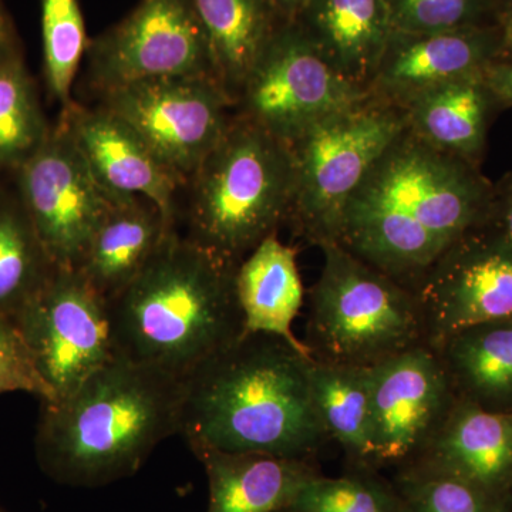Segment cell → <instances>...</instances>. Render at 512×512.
<instances>
[{
	"mask_svg": "<svg viewBox=\"0 0 512 512\" xmlns=\"http://www.w3.org/2000/svg\"><path fill=\"white\" fill-rule=\"evenodd\" d=\"M493 191L477 165L406 126L350 198L336 244L414 292L454 242L488 220Z\"/></svg>",
	"mask_w": 512,
	"mask_h": 512,
	"instance_id": "obj_1",
	"label": "cell"
},
{
	"mask_svg": "<svg viewBox=\"0 0 512 512\" xmlns=\"http://www.w3.org/2000/svg\"><path fill=\"white\" fill-rule=\"evenodd\" d=\"M308 350L244 332L185 377L180 433L191 448L313 460L329 441Z\"/></svg>",
	"mask_w": 512,
	"mask_h": 512,
	"instance_id": "obj_2",
	"label": "cell"
},
{
	"mask_svg": "<svg viewBox=\"0 0 512 512\" xmlns=\"http://www.w3.org/2000/svg\"><path fill=\"white\" fill-rule=\"evenodd\" d=\"M183 397L178 377L116 357L69 396L42 402L37 460L67 484L131 476L158 444L180 433Z\"/></svg>",
	"mask_w": 512,
	"mask_h": 512,
	"instance_id": "obj_3",
	"label": "cell"
},
{
	"mask_svg": "<svg viewBox=\"0 0 512 512\" xmlns=\"http://www.w3.org/2000/svg\"><path fill=\"white\" fill-rule=\"evenodd\" d=\"M237 269L171 231L137 278L110 301L116 356L184 380L245 332Z\"/></svg>",
	"mask_w": 512,
	"mask_h": 512,
	"instance_id": "obj_4",
	"label": "cell"
},
{
	"mask_svg": "<svg viewBox=\"0 0 512 512\" xmlns=\"http://www.w3.org/2000/svg\"><path fill=\"white\" fill-rule=\"evenodd\" d=\"M185 188L190 191L185 237L239 266L288 224L293 200L291 148L234 114L224 137Z\"/></svg>",
	"mask_w": 512,
	"mask_h": 512,
	"instance_id": "obj_5",
	"label": "cell"
},
{
	"mask_svg": "<svg viewBox=\"0 0 512 512\" xmlns=\"http://www.w3.org/2000/svg\"><path fill=\"white\" fill-rule=\"evenodd\" d=\"M323 266L309 292L303 345L328 365L372 367L427 345L412 289L377 271L336 242L319 247Z\"/></svg>",
	"mask_w": 512,
	"mask_h": 512,
	"instance_id": "obj_6",
	"label": "cell"
},
{
	"mask_svg": "<svg viewBox=\"0 0 512 512\" xmlns=\"http://www.w3.org/2000/svg\"><path fill=\"white\" fill-rule=\"evenodd\" d=\"M406 126V111L365 97L289 143L293 200L286 225L293 234L318 248L338 242L350 198Z\"/></svg>",
	"mask_w": 512,
	"mask_h": 512,
	"instance_id": "obj_7",
	"label": "cell"
},
{
	"mask_svg": "<svg viewBox=\"0 0 512 512\" xmlns=\"http://www.w3.org/2000/svg\"><path fill=\"white\" fill-rule=\"evenodd\" d=\"M99 97V106L126 121L184 188L234 116V103L212 77H158Z\"/></svg>",
	"mask_w": 512,
	"mask_h": 512,
	"instance_id": "obj_8",
	"label": "cell"
},
{
	"mask_svg": "<svg viewBox=\"0 0 512 512\" xmlns=\"http://www.w3.org/2000/svg\"><path fill=\"white\" fill-rule=\"evenodd\" d=\"M87 80L94 92L158 77H215L207 33L192 0H140L90 40Z\"/></svg>",
	"mask_w": 512,
	"mask_h": 512,
	"instance_id": "obj_9",
	"label": "cell"
},
{
	"mask_svg": "<svg viewBox=\"0 0 512 512\" xmlns=\"http://www.w3.org/2000/svg\"><path fill=\"white\" fill-rule=\"evenodd\" d=\"M15 322L55 402L117 357L110 302L79 269L55 268Z\"/></svg>",
	"mask_w": 512,
	"mask_h": 512,
	"instance_id": "obj_10",
	"label": "cell"
},
{
	"mask_svg": "<svg viewBox=\"0 0 512 512\" xmlns=\"http://www.w3.org/2000/svg\"><path fill=\"white\" fill-rule=\"evenodd\" d=\"M288 20L266 46L242 86L234 114L289 144L316 121L365 99Z\"/></svg>",
	"mask_w": 512,
	"mask_h": 512,
	"instance_id": "obj_11",
	"label": "cell"
},
{
	"mask_svg": "<svg viewBox=\"0 0 512 512\" xmlns=\"http://www.w3.org/2000/svg\"><path fill=\"white\" fill-rule=\"evenodd\" d=\"M18 171L20 202L50 261L56 268L79 269L97 229L120 201L101 187L60 121Z\"/></svg>",
	"mask_w": 512,
	"mask_h": 512,
	"instance_id": "obj_12",
	"label": "cell"
},
{
	"mask_svg": "<svg viewBox=\"0 0 512 512\" xmlns=\"http://www.w3.org/2000/svg\"><path fill=\"white\" fill-rule=\"evenodd\" d=\"M414 293L434 350L464 330L512 319L511 245L487 220L454 242Z\"/></svg>",
	"mask_w": 512,
	"mask_h": 512,
	"instance_id": "obj_13",
	"label": "cell"
},
{
	"mask_svg": "<svg viewBox=\"0 0 512 512\" xmlns=\"http://www.w3.org/2000/svg\"><path fill=\"white\" fill-rule=\"evenodd\" d=\"M369 380L375 468L409 466L457 400L443 360L414 346L369 367Z\"/></svg>",
	"mask_w": 512,
	"mask_h": 512,
	"instance_id": "obj_14",
	"label": "cell"
},
{
	"mask_svg": "<svg viewBox=\"0 0 512 512\" xmlns=\"http://www.w3.org/2000/svg\"><path fill=\"white\" fill-rule=\"evenodd\" d=\"M498 59L500 33L494 23L430 33L394 30L366 94L404 110L430 90L483 73Z\"/></svg>",
	"mask_w": 512,
	"mask_h": 512,
	"instance_id": "obj_15",
	"label": "cell"
},
{
	"mask_svg": "<svg viewBox=\"0 0 512 512\" xmlns=\"http://www.w3.org/2000/svg\"><path fill=\"white\" fill-rule=\"evenodd\" d=\"M59 121L104 190L117 201L146 198L175 227V200L184 184L126 121L103 107L89 109L76 101L62 109Z\"/></svg>",
	"mask_w": 512,
	"mask_h": 512,
	"instance_id": "obj_16",
	"label": "cell"
},
{
	"mask_svg": "<svg viewBox=\"0 0 512 512\" xmlns=\"http://www.w3.org/2000/svg\"><path fill=\"white\" fill-rule=\"evenodd\" d=\"M409 466L447 474L504 497L512 485V412L485 409L457 397Z\"/></svg>",
	"mask_w": 512,
	"mask_h": 512,
	"instance_id": "obj_17",
	"label": "cell"
},
{
	"mask_svg": "<svg viewBox=\"0 0 512 512\" xmlns=\"http://www.w3.org/2000/svg\"><path fill=\"white\" fill-rule=\"evenodd\" d=\"M296 23L320 56L366 93L394 29L384 0H308Z\"/></svg>",
	"mask_w": 512,
	"mask_h": 512,
	"instance_id": "obj_18",
	"label": "cell"
},
{
	"mask_svg": "<svg viewBox=\"0 0 512 512\" xmlns=\"http://www.w3.org/2000/svg\"><path fill=\"white\" fill-rule=\"evenodd\" d=\"M210 485L207 512H279L319 473L313 460L191 448Z\"/></svg>",
	"mask_w": 512,
	"mask_h": 512,
	"instance_id": "obj_19",
	"label": "cell"
},
{
	"mask_svg": "<svg viewBox=\"0 0 512 512\" xmlns=\"http://www.w3.org/2000/svg\"><path fill=\"white\" fill-rule=\"evenodd\" d=\"M174 229L146 198L117 202L94 234L79 271L107 301H113Z\"/></svg>",
	"mask_w": 512,
	"mask_h": 512,
	"instance_id": "obj_20",
	"label": "cell"
},
{
	"mask_svg": "<svg viewBox=\"0 0 512 512\" xmlns=\"http://www.w3.org/2000/svg\"><path fill=\"white\" fill-rule=\"evenodd\" d=\"M235 289L245 332L278 336L306 349L292 329L305 301L295 248L278 235L266 238L239 264Z\"/></svg>",
	"mask_w": 512,
	"mask_h": 512,
	"instance_id": "obj_21",
	"label": "cell"
},
{
	"mask_svg": "<svg viewBox=\"0 0 512 512\" xmlns=\"http://www.w3.org/2000/svg\"><path fill=\"white\" fill-rule=\"evenodd\" d=\"M483 73L436 87L404 109L407 128L417 137L477 167L483 157L491 113L500 106L485 84Z\"/></svg>",
	"mask_w": 512,
	"mask_h": 512,
	"instance_id": "obj_22",
	"label": "cell"
},
{
	"mask_svg": "<svg viewBox=\"0 0 512 512\" xmlns=\"http://www.w3.org/2000/svg\"><path fill=\"white\" fill-rule=\"evenodd\" d=\"M210 43L215 77L237 101L259 57L285 19L268 0H192Z\"/></svg>",
	"mask_w": 512,
	"mask_h": 512,
	"instance_id": "obj_23",
	"label": "cell"
},
{
	"mask_svg": "<svg viewBox=\"0 0 512 512\" xmlns=\"http://www.w3.org/2000/svg\"><path fill=\"white\" fill-rule=\"evenodd\" d=\"M436 352L458 399L512 412V319L464 330Z\"/></svg>",
	"mask_w": 512,
	"mask_h": 512,
	"instance_id": "obj_24",
	"label": "cell"
},
{
	"mask_svg": "<svg viewBox=\"0 0 512 512\" xmlns=\"http://www.w3.org/2000/svg\"><path fill=\"white\" fill-rule=\"evenodd\" d=\"M311 376L313 399L329 440L336 441L356 466L375 468L369 367L313 360Z\"/></svg>",
	"mask_w": 512,
	"mask_h": 512,
	"instance_id": "obj_25",
	"label": "cell"
},
{
	"mask_svg": "<svg viewBox=\"0 0 512 512\" xmlns=\"http://www.w3.org/2000/svg\"><path fill=\"white\" fill-rule=\"evenodd\" d=\"M55 268L22 202L0 201V318L15 320Z\"/></svg>",
	"mask_w": 512,
	"mask_h": 512,
	"instance_id": "obj_26",
	"label": "cell"
},
{
	"mask_svg": "<svg viewBox=\"0 0 512 512\" xmlns=\"http://www.w3.org/2000/svg\"><path fill=\"white\" fill-rule=\"evenodd\" d=\"M49 131L35 83L19 53L0 60V170H19Z\"/></svg>",
	"mask_w": 512,
	"mask_h": 512,
	"instance_id": "obj_27",
	"label": "cell"
},
{
	"mask_svg": "<svg viewBox=\"0 0 512 512\" xmlns=\"http://www.w3.org/2000/svg\"><path fill=\"white\" fill-rule=\"evenodd\" d=\"M47 89L62 109L72 103V89L90 40L80 0H39Z\"/></svg>",
	"mask_w": 512,
	"mask_h": 512,
	"instance_id": "obj_28",
	"label": "cell"
},
{
	"mask_svg": "<svg viewBox=\"0 0 512 512\" xmlns=\"http://www.w3.org/2000/svg\"><path fill=\"white\" fill-rule=\"evenodd\" d=\"M390 487L397 512H505L504 497L419 466L400 468Z\"/></svg>",
	"mask_w": 512,
	"mask_h": 512,
	"instance_id": "obj_29",
	"label": "cell"
},
{
	"mask_svg": "<svg viewBox=\"0 0 512 512\" xmlns=\"http://www.w3.org/2000/svg\"><path fill=\"white\" fill-rule=\"evenodd\" d=\"M291 512H397L392 487L366 474L325 477L318 473L303 484Z\"/></svg>",
	"mask_w": 512,
	"mask_h": 512,
	"instance_id": "obj_30",
	"label": "cell"
},
{
	"mask_svg": "<svg viewBox=\"0 0 512 512\" xmlns=\"http://www.w3.org/2000/svg\"><path fill=\"white\" fill-rule=\"evenodd\" d=\"M396 32L430 33L493 25L498 0H384Z\"/></svg>",
	"mask_w": 512,
	"mask_h": 512,
	"instance_id": "obj_31",
	"label": "cell"
},
{
	"mask_svg": "<svg viewBox=\"0 0 512 512\" xmlns=\"http://www.w3.org/2000/svg\"><path fill=\"white\" fill-rule=\"evenodd\" d=\"M15 392L55 402V393L37 370L15 320L0 318V394Z\"/></svg>",
	"mask_w": 512,
	"mask_h": 512,
	"instance_id": "obj_32",
	"label": "cell"
},
{
	"mask_svg": "<svg viewBox=\"0 0 512 512\" xmlns=\"http://www.w3.org/2000/svg\"><path fill=\"white\" fill-rule=\"evenodd\" d=\"M488 221L501 232L512 248V174L495 185Z\"/></svg>",
	"mask_w": 512,
	"mask_h": 512,
	"instance_id": "obj_33",
	"label": "cell"
},
{
	"mask_svg": "<svg viewBox=\"0 0 512 512\" xmlns=\"http://www.w3.org/2000/svg\"><path fill=\"white\" fill-rule=\"evenodd\" d=\"M484 82L500 106L512 107V62L491 63L483 73Z\"/></svg>",
	"mask_w": 512,
	"mask_h": 512,
	"instance_id": "obj_34",
	"label": "cell"
},
{
	"mask_svg": "<svg viewBox=\"0 0 512 512\" xmlns=\"http://www.w3.org/2000/svg\"><path fill=\"white\" fill-rule=\"evenodd\" d=\"M494 25L500 33L501 62H512V0H498Z\"/></svg>",
	"mask_w": 512,
	"mask_h": 512,
	"instance_id": "obj_35",
	"label": "cell"
},
{
	"mask_svg": "<svg viewBox=\"0 0 512 512\" xmlns=\"http://www.w3.org/2000/svg\"><path fill=\"white\" fill-rule=\"evenodd\" d=\"M18 55L15 46V35H13L12 23L0 3V60L6 57Z\"/></svg>",
	"mask_w": 512,
	"mask_h": 512,
	"instance_id": "obj_36",
	"label": "cell"
},
{
	"mask_svg": "<svg viewBox=\"0 0 512 512\" xmlns=\"http://www.w3.org/2000/svg\"><path fill=\"white\" fill-rule=\"evenodd\" d=\"M285 19L295 20L305 8L308 0H268Z\"/></svg>",
	"mask_w": 512,
	"mask_h": 512,
	"instance_id": "obj_37",
	"label": "cell"
},
{
	"mask_svg": "<svg viewBox=\"0 0 512 512\" xmlns=\"http://www.w3.org/2000/svg\"><path fill=\"white\" fill-rule=\"evenodd\" d=\"M279 512H291V511H289V510H288V508H286V510H284V511H279Z\"/></svg>",
	"mask_w": 512,
	"mask_h": 512,
	"instance_id": "obj_38",
	"label": "cell"
}]
</instances>
